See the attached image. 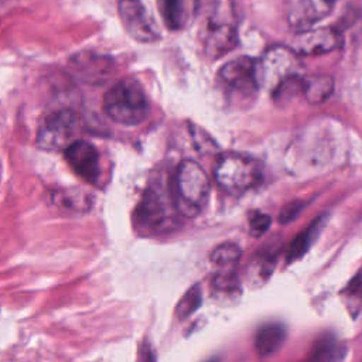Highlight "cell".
<instances>
[{
    "label": "cell",
    "mask_w": 362,
    "mask_h": 362,
    "mask_svg": "<svg viewBox=\"0 0 362 362\" xmlns=\"http://www.w3.org/2000/svg\"><path fill=\"white\" fill-rule=\"evenodd\" d=\"M298 55L288 47L274 45L257 61V83L272 92L300 76Z\"/></svg>",
    "instance_id": "obj_5"
},
{
    "label": "cell",
    "mask_w": 362,
    "mask_h": 362,
    "mask_svg": "<svg viewBox=\"0 0 362 362\" xmlns=\"http://www.w3.org/2000/svg\"><path fill=\"white\" fill-rule=\"evenodd\" d=\"M160 8L170 30H178L187 20V0H160Z\"/></svg>",
    "instance_id": "obj_19"
},
{
    "label": "cell",
    "mask_w": 362,
    "mask_h": 362,
    "mask_svg": "<svg viewBox=\"0 0 362 362\" xmlns=\"http://www.w3.org/2000/svg\"><path fill=\"white\" fill-rule=\"evenodd\" d=\"M287 329L281 322H267L259 327L255 334V348L260 355H270L281 348Z\"/></svg>",
    "instance_id": "obj_14"
},
{
    "label": "cell",
    "mask_w": 362,
    "mask_h": 362,
    "mask_svg": "<svg viewBox=\"0 0 362 362\" xmlns=\"http://www.w3.org/2000/svg\"><path fill=\"white\" fill-rule=\"evenodd\" d=\"M119 16L127 34L140 42H153L160 38L158 28L140 0H120Z\"/></svg>",
    "instance_id": "obj_7"
},
{
    "label": "cell",
    "mask_w": 362,
    "mask_h": 362,
    "mask_svg": "<svg viewBox=\"0 0 362 362\" xmlns=\"http://www.w3.org/2000/svg\"><path fill=\"white\" fill-rule=\"evenodd\" d=\"M139 362H156L154 349L150 346L148 342L143 344V346L140 349V355H139Z\"/></svg>",
    "instance_id": "obj_25"
},
{
    "label": "cell",
    "mask_w": 362,
    "mask_h": 362,
    "mask_svg": "<svg viewBox=\"0 0 362 362\" xmlns=\"http://www.w3.org/2000/svg\"><path fill=\"white\" fill-rule=\"evenodd\" d=\"M334 92V79L329 75L317 74L301 78V93L313 105L325 102Z\"/></svg>",
    "instance_id": "obj_15"
},
{
    "label": "cell",
    "mask_w": 362,
    "mask_h": 362,
    "mask_svg": "<svg viewBox=\"0 0 362 362\" xmlns=\"http://www.w3.org/2000/svg\"><path fill=\"white\" fill-rule=\"evenodd\" d=\"M214 177L225 192L240 195L260 182L262 167L252 157L230 153L219 158L214 170Z\"/></svg>",
    "instance_id": "obj_4"
},
{
    "label": "cell",
    "mask_w": 362,
    "mask_h": 362,
    "mask_svg": "<svg viewBox=\"0 0 362 362\" xmlns=\"http://www.w3.org/2000/svg\"><path fill=\"white\" fill-rule=\"evenodd\" d=\"M69 167L86 182L96 184L100 177V158L98 150L88 141L76 140L65 150Z\"/></svg>",
    "instance_id": "obj_10"
},
{
    "label": "cell",
    "mask_w": 362,
    "mask_h": 362,
    "mask_svg": "<svg viewBox=\"0 0 362 362\" xmlns=\"http://www.w3.org/2000/svg\"><path fill=\"white\" fill-rule=\"evenodd\" d=\"M242 252L240 247L235 243L226 242L218 245L209 256L212 266L215 267V273H233L239 264Z\"/></svg>",
    "instance_id": "obj_16"
},
{
    "label": "cell",
    "mask_w": 362,
    "mask_h": 362,
    "mask_svg": "<svg viewBox=\"0 0 362 362\" xmlns=\"http://www.w3.org/2000/svg\"><path fill=\"white\" fill-rule=\"evenodd\" d=\"M274 269V257L263 253L252 259L246 269V280L250 287H257L260 284H264L267 279L270 277L272 272Z\"/></svg>",
    "instance_id": "obj_18"
},
{
    "label": "cell",
    "mask_w": 362,
    "mask_h": 362,
    "mask_svg": "<svg viewBox=\"0 0 362 362\" xmlns=\"http://www.w3.org/2000/svg\"><path fill=\"white\" fill-rule=\"evenodd\" d=\"M325 222V216L317 218L304 232H301L290 245L287 250V262L291 263L294 260H298L304 256V253L310 249L314 239L318 236L322 225Z\"/></svg>",
    "instance_id": "obj_17"
},
{
    "label": "cell",
    "mask_w": 362,
    "mask_h": 362,
    "mask_svg": "<svg viewBox=\"0 0 362 362\" xmlns=\"http://www.w3.org/2000/svg\"><path fill=\"white\" fill-rule=\"evenodd\" d=\"M272 223V219L269 215L263 214V212H259V211H255V212H250L249 215V228H250V233L255 235V236H260L263 235L269 226Z\"/></svg>",
    "instance_id": "obj_23"
},
{
    "label": "cell",
    "mask_w": 362,
    "mask_h": 362,
    "mask_svg": "<svg viewBox=\"0 0 362 362\" xmlns=\"http://www.w3.org/2000/svg\"><path fill=\"white\" fill-rule=\"evenodd\" d=\"M238 31L232 24H211L205 38V52L209 58L218 59L230 52L238 45Z\"/></svg>",
    "instance_id": "obj_12"
},
{
    "label": "cell",
    "mask_w": 362,
    "mask_h": 362,
    "mask_svg": "<svg viewBox=\"0 0 362 362\" xmlns=\"http://www.w3.org/2000/svg\"><path fill=\"white\" fill-rule=\"evenodd\" d=\"M346 346L334 334H322L310 349L305 362H344Z\"/></svg>",
    "instance_id": "obj_13"
},
{
    "label": "cell",
    "mask_w": 362,
    "mask_h": 362,
    "mask_svg": "<svg viewBox=\"0 0 362 362\" xmlns=\"http://www.w3.org/2000/svg\"><path fill=\"white\" fill-rule=\"evenodd\" d=\"M342 42L344 38L335 28H308L294 38L291 49L297 55H321L341 48Z\"/></svg>",
    "instance_id": "obj_9"
},
{
    "label": "cell",
    "mask_w": 362,
    "mask_h": 362,
    "mask_svg": "<svg viewBox=\"0 0 362 362\" xmlns=\"http://www.w3.org/2000/svg\"><path fill=\"white\" fill-rule=\"evenodd\" d=\"M79 133V117L75 112L62 109L45 116L38 127L35 143L49 151L65 150Z\"/></svg>",
    "instance_id": "obj_6"
},
{
    "label": "cell",
    "mask_w": 362,
    "mask_h": 362,
    "mask_svg": "<svg viewBox=\"0 0 362 362\" xmlns=\"http://www.w3.org/2000/svg\"><path fill=\"white\" fill-rule=\"evenodd\" d=\"M209 191L211 185L205 170L194 160H184L177 168L173 189L181 216H197L205 208Z\"/></svg>",
    "instance_id": "obj_2"
},
{
    "label": "cell",
    "mask_w": 362,
    "mask_h": 362,
    "mask_svg": "<svg viewBox=\"0 0 362 362\" xmlns=\"http://www.w3.org/2000/svg\"><path fill=\"white\" fill-rule=\"evenodd\" d=\"M134 229L144 236H157L174 232L181 225V214L175 205L173 191L161 182L151 184L133 216Z\"/></svg>",
    "instance_id": "obj_1"
},
{
    "label": "cell",
    "mask_w": 362,
    "mask_h": 362,
    "mask_svg": "<svg viewBox=\"0 0 362 362\" xmlns=\"http://www.w3.org/2000/svg\"><path fill=\"white\" fill-rule=\"evenodd\" d=\"M54 202L59 208L65 211H86L89 208V201L86 198H82L81 194H74L72 191H58L54 194Z\"/></svg>",
    "instance_id": "obj_22"
},
{
    "label": "cell",
    "mask_w": 362,
    "mask_h": 362,
    "mask_svg": "<svg viewBox=\"0 0 362 362\" xmlns=\"http://www.w3.org/2000/svg\"><path fill=\"white\" fill-rule=\"evenodd\" d=\"M105 113L124 126L140 124L148 113V102L141 85L134 79H122L103 98Z\"/></svg>",
    "instance_id": "obj_3"
},
{
    "label": "cell",
    "mask_w": 362,
    "mask_h": 362,
    "mask_svg": "<svg viewBox=\"0 0 362 362\" xmlns=\"http://www.w3.org/2000/svg\"><path fill=\"white\" fill-rule=\"evenodd\" d=\"M219 76L233 92L250 96L259 88L257 61L250 57H238L221 68Z\"/></svg>",
    "instance_id": "obj_8"
},
{
    "label": "cell",
    "mask_w": 362,
    "mask_h": 362,
    "mask_svg": "<svg viewBox=\"0 0 362 362\" xmlns=\"http://www.w3.org/2000/svg\"><path fill=\"white\" fill-rule=\"evenodd\" d=\"M301 208H303L301 202H291V204H288L287 206H284V209L280 214V222L286 223V222L293 221L298 215Z\"/></svg>",
    "instance_id": "obj_24"
},
{
    "label": "cell",
    "mask_w": 362,
    "mask_h": 362,
    "mask_svg": "<svg viewBox=\"0 0 362 362\" xmlns=\"http://www.w3.org/2000/svg\"><path fill=\"white\" fill-rule=\"evenodd\" d=\"M346 307L352 315H356L362 308V270L354 276L342 291Z\"/></svg>",
    "instance_id": "obj_21"
},
{
    "label": "cell",
    "mask_w": 362,
    "mask_h": 362,
    "mask_svg": "<svg viewBox=\"0 0 362 362\" xmlns=\"http://www.w3.org/2000/svg\"><path fill=\"white\" fill-rule=\"evenodd\" d=\"M202 303V291H201V286L199 284H194L192 287H189L185 294L181 297V300L178 301L177 307H175V315L178 320H182L185 317H188L189 314H192L197 308H199Z\"/></svg>",
    "instance_id": "obj_20"
},
{
    "label": "cell",
    "mask_w": 362,
    "mask_h": 362,
    "mask_svg": "<svg viewBox=\"0 0 362 362\" xmlns=\"http://www.w3.org/2000/svg\"><path fill=\"white\" fill-rule=\"evenodd\" d=\"M332 7V0H288V23L298 30H308L322 20Z\"/></svg>",
    "instance_id": "obj_11"
}]
</instances>
